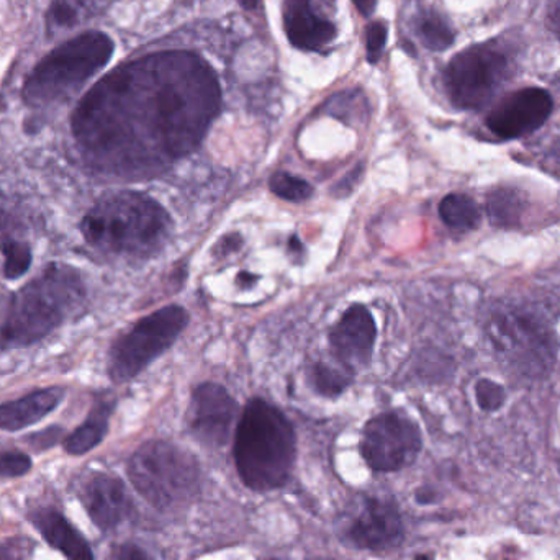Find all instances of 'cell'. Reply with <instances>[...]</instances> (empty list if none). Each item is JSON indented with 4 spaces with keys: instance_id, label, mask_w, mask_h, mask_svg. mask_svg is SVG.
<instances>
[{
    "instance_id": "27",
    "label": "cell",
    "mask_w": 560,
    "mask_h": 560,
    "mask_svg": "<svg viewBox=\"0 0 560 560\" xmlns=\"http://www.w3.org/2000/svg\"><path fill=\"white\" fill-rule=\"evenodd\" d=\"M32 469V459L19 451H3L0 453V477L15 479L25 476Z\"/></svg>"
},
{
    "instance_id": "11",
    "label": "cell",
    "mask_w": 560,
    "mask_h": 560,
    "mask_svg": "<svg viewBox=\"0 0 560 560\" xmlns=\"http://www.w3.org/2000/svg\"><path fill=\"white\" fill-rule=\"evenodd\" d=\"M236 411L238 407L225 388L217 384L200 385L190 400V431L207 446H223L232 433Z\"/></svg>"
},
{
    "instance_id": "25",
    "label": "cell",
    "mask_w": 560,
    "mask_h": 560,
    "mask_svg": "<svg viewBox=\"0 0 560 560\" xmlns=\"http://www.w3.org/2000/svg\"><path fill=\"white\" fill-rule=\"evenodd\" d=\"M3 275L7 279H16L28 271L30 262H32V253L28 246L19 242H9L3 246Z\"/></svg>"
},
{
    "instance_id": "2",
    "label": "cell",
    "mask_w": 560,
    "mask_h": 560,
    "mask_svg": "<svg viewBox=\"0 0 560 560\" xmlns=\"http://www.w3.org/2000/svg\"><path fill=\"white\" fill-rule=\"evenodd\" d=\"M81 232L92 248L105 255L148 258L170 238L171 219L151 197L118 192L92 207L82 220Z\"/></svg>"
},
{
    "instance_id": "20",
    "label": "cell",
    "mask_w": 560,
    "mask_h": 560,
    "mask_svg": "<svg viewBox=\"0 0 560 560\" xmlns=\"http://www.w3.org/2000/svg\"><path fill=\"white\" fill-rule=\"evenodd\" d=\"M441 220L457 232H470L482 222V212L472 197L466 194H450L440 203Z\"/></svg>"
},
{
    "instance_id": "30",
    "label": "cell",
    "mask_w": 560,
    "mask_h": 560,
    "mask_svg": "<svg viewBox=\"0 0 560 560\" xmlns=\"http://www.w3.org/2000/svg\"><path fill=\"white\" fill-rule=\"evenodd\" d=\"M115 560H151L143 549L135 545H124L118 548Z\"/></svg>"
},
{
    "instance_id": "21",
    "label": "cell",
    "mask_w": 560,
    "mask_h": 560,
    "mask_svg": "<svg viewBox=\"0 0 560 560\" xmlns=\"http://www.w3.org/2000/svg\"><path fill=\"white\" fill-rule=\"evenodd\" d=\"M493 225L513 226L520 222L523 213V196L515 189H497L490 194L487 202Z\"/></svg>"
},
{
    "instance_id": "26",
    "label": "cell",
    "mask_w": 560,
    "mask_h": 560,
    "mask_svg": "<svg viewBox=\"0 0 560 560\" xmlns=\"http://www.w3.org/2000/svg\"><path fill=\"white\" fill-rule=\"evenodd\" d=\"M476 398L483 411H499L505 405L506 390L499 382L480 378L476 384Z\"/></svg>"
},
{
    "instance_id": "31",
    "label": "cell",
    "mask_w": 560,
    "mask_h": 560,
    "mask_svg": "<svg viewBox=\"0 0 560 560\" xmlns=\"http://www.w3.org/2000/svg\"><path fill=\"white\" fill-rule=\"evenodd\" d=\"M546 22H548V28L551 30L552 35L558 36V39H560V0H555L549 5Z\"/></svg>"
},
{
    "instance_id": "4",
    "label": "cell",
    "mask_w": 560,
    "mask_h": 560,
    "mask_svg": "<svg viewBox=\"0 0 560 560\" xmlns=\"http://www.w3.org/2000/svg\"><path fill=\"white\" fill-rule=\"evenodd\" d=\"M235 463L243 482L256 492L287 482L295 463V433L282 411L265 400L246 405L236 430Z\"/></svg>"
},
{
    "instance_id": "29",
    "label": "cell",
    "mask_w": 560,
    "mask_h": 560,
    "mask_svg": "<svg viewBox=\"0 0 560 560\" xmlns=\"http://www.w3.org/2000/svg\"><path fill=\"white\" fill-rule=\"evenodd\" d=\"M33 541L26 538H10L0 545V560H30L33 555Z\"/></svg>"
},
{
    "instance_id": "6",
    "label": "cell",
    "mask_w": 560,
    "mask_h": 560,
    "mask_svg": "<svg viewBox=\"0 0 560 560\" xmlns=\"http://www.w3.org/2000/svg\"><path fill=\"white\" fill-rule=\"evenodd\" d=\"M135 489L158 510H171L189 502L200 483L196 459L166 441L143 444L128 464Z\"/></svg>"
},
{
    "instance_id": "13",
    "label": "cell",
    "mask_w": 560,
    "mask_h": 560,
    "mask_svg": "<svg viewBox=\"0 0 560 560\" xmlns=\"http://www.w3.org/2000/svg\"><path fill=\"white\" fill-rule=\"evenodd\" d=\"M375 336H377V328L371 312L365 306L352 305L331 329L329 341L336 358L342 364L348 368H358V365L368 364L369 359L372 358Z\"/></svg>"
},
{
    "instance_id": "10",
    "label": "cell",
    "mask_w": 560,
    "mask_h": 560,
    "mask_svg": "<svg viewBox=\"0 0 560 560\" xmlns=\"http://www.w3.org/2000/svg\"><path fill=\"white\" fill-rule=\"evenodd\" d=\"M555 110L546 89L525 88L506 95L487 117V127L500 140H518L538 131Z\"/></svg>"
},
{
    "instance_id": "28",
    "label": "cell",
    "mask_w": 560,
    "mask_h": 560,
    "mask_svg": "<svg viewBox=\"0 0 560 560\" xmlns=\"http://www.w3.org/2000/svg\"><path fill=\"white\" fill-rule=\"evenodd\" d=\"M365 46H368L369 62L375 65L384 52L385 43H387V25L382 22L371 23L365 35Z\"/></svg>"
},
{
    "instance_id": "23",
    "label": "cell",
    "mask_w": 560,
    "mask_h": 560,
    "mask_svg": "<svg viewBox=\"0 0 560 560\" xmlns=\"http://www.w3.org/2000/svg\"><path fill=\"white\" fill-rule=\"evenodd\" d=\"M310 381L318 394L325 397H336L348 388L351 377L345 371L331 368V365L315 364L310 369Z\"/></svg>"
},
{
    "instance_id": "15",
    "label": "cell",
    "mask_w": 560,
    "mask_h": 560,
    "mask_svg": "<svg viewBox=\"0 0 560 560\" xmlns=\"http://www.w3.org/2000/svg\"><path fill=\"white\" fill-rule=\"evenodd\" d=\"M282 15L287 36L296 48L318 51L335 39V25L316 12L313 0H285Z\"/></svg>"
},
{
    "instance_id": "7",
    "label": "cell",
    "mask_w": 560,
    "mask_h": 560,
    "mask_svg": "<svg viewBox=\"0 0 560 560\" xmlns=\"http://www.w3.org/2000/svg\"><path fill=\"white\" fill-rule=\"evenodd\" d=\"M512 68V58L497 39L469 46L444 71L447 95L457 108L480 110L509 81Z\"/></svg>"
},
{
    "instance_id": "8",
    "label": "cell",
    "mask_w": 560,
    "mask_h": 560,
    "mask_svg": "<svg viewBox=\"0 0 560 560\" xmlns=\"http://www.w3.org/2000/svg\"><path fill=\"white\" fill-rule=\"evenodd\" d=\"M189 323L186 310L177 305L158 310L133 326L115 342L110 354V375L115 382H127L143 372L179 338Z\"/></svg>"
},
{
    "instance_id": "22",
    "label": "cell",
    "mask_w": 560,
    "mask_h": 560,
    "mask_svg": "<svg viewBox=\"0 0 560 560\" xmlns=\"http://www.w3.org/2000/svg\"><path fill=\"white\" fill-rule=\"evenodd\" d=\"M418 35H420L423 45L431 51H444L454 43V32L450 23L443 16L433 12L424 13L421 16L420 22H418Z\"/></svg>"
},
{
    "instance_id": "33",
    "label": "cell",
    "mask_w": 560,
    "mask_h": 560,
    "mask_svg": "<svg viewBox=\"0 0 560 560\" xmlns=\"http://www.w3.org/2000/svg\"><path fill=\"white\" fill-rule=\"evenodd\" d=\"M243 3V7L246 9H256L258 7L259 0H240Z\"/></svg>"
},
{
    "instance_id": "18",
    "label": "cell",
    "mask_w": 560,
    "mask_h": 560,
    "mask_svg": "<svg viewBox=\"0 0 560 560\" xmlns=\"http://www.w3.org/2000/svg\"><path fill=\"white\" fill-rule=\"evenodd\" d=\"M110 413L112 405L104 400L98 401L92 408L88 420L74 433L69 434L68 440L65 441L66 453L71 454V456H82V454L97 447L107 434Z\"/></svg>"
},
{
    "instance_id": "1",
    "label": "cell",
    "mask_w": 560,
    "mask_h": 560,
    "mask_svg": "<svg viewBox=\"0 0 560 560\" xmlns=\"http://www.w3.org/2000/svg\"><path fill=\"white\" fill-rule=\"evenodd\" d=\"M219 79L192 52L147 56L98 82L72 118L75 140L114 163L166 160L192 153L220 110Z\"/></svg>"
},
{
    "instance_id": "24",
    "label": "cell",
    "mask_w": 560,
    "mask_h": 560,
    "mask_svg": "<svg viewBox=\"0 0 560 560\" xmlns=\"http://www.w3.org/2000/svg\"><path fill=\"white\" fill-rule=\"evenodd\" d=\"M269 187L280 199L289 202H303L312 197V186L300 177L287 173H276L269 180Z\"/></svg>"
},
{
    "instance_id": "14",
    "label": "cell",
    "mask_w": 560,
    "mask_h": 560,
    "mask_svg": "<svg viewBox=\"0 0 560 560\" xmlns=\"http://www.w3.org/2000/svg\"><path fill=\"white\" fill-rule=\"evenodd\" d=\"M82 503L94 525L102 532L117 528L131 512V502L124 483L107 474H94L85 482Z\"/></svg>"
},
{
    "instance_id": "17",
    "label": "cell",
    "mask_w": 560,
    "mask_h": 560,
    "mask_svg": "<svg viewBox=\"0 0 560 560\" xmlns=\"http://www.w3.org/2000/svg\"><path fill=\"white\" fill-rule=\"evenodd\" d=\"M35 526L45 541L68 560H94L91 546L72 528L71 523L55 510L36 513Z\"/></svg>"
},
{
    "instance_id": "12",
    "label": "cell",
    "mask_w": 560,
    "mask_h": 560,
    "mask_svg": "<svg viewBox=\"0 0 560 560\" xmlns=\"http://www.w3.org/2000/svg\"><path fill=\"white\" fill-rule=\"evenodd\" d=\"M404 535L400 510L387 499H369L348 529L349 541L368 551L397 548Z\"/></svg>"
},
{
    "instance_id": "19",
    "label": "cell",
    "mask_w": 560,
    "mask_h": 560,
    "mask_svg": "<svg viewBox=\"0 0 560 560\" xmlns=\"http://www.w3.org/2000/svg\"><path fill=\"white\" fill-rule=\"evenodd\" d=\"M114 0H55L49 7V30H69L94 19L108 9Z\"/></svg>"
},
{
    "instance_id": "3",
    "label": "cell",
    "mask_w": 560,
    "mask_h": 560,
    "mask_svg": "<svg viewBox=\"0 0 560 560\" xmlns=\"http://www.w3.org/2000/svg\"><path fill=\"white\" fill-rule=\"evenodd\" d=\"M85 299V285L71 266L51 265L10 300L0 325L3 348L33 345L74 315Z\"/></svg>"
},
{
    "instance_id": "32",
    "label": "cell",
    "mask_w": 560,
    "mask_h": 560,
    "mask_svg": "<svg viewBox=\"0 0 560 560\" xmlns=\"http://www.w3.org/2000/svg\"><path fill=\"white\" fill-rule=\"evenodd\" d=\"M355 9L362 13V15L369 16L375 10V5H377V0H352Z\"/></svg>"
},
{
    "instance_id": "9",
    "label": "cell",
    "mask_w": 560,
    "mask_h": 560,
    "mask_svg": "<svg viewBox=\"0 0 560 560\" xmlns=\"http://www.w3.org/2000/svg\"><path fill=\"white\" fill-rule=\"evenodd\" d=\"M361 451L375 472H395L410 466L420 454V430L404 415H378L365 427Z\"/></svg>"
},
{
    "instance_id": "5",
    "label": "cell",
    "mask_w": 560,
    "mask_h": 560,
    "mask_svg": "<svg viewBox=\"0 0 560 560\" xmlns=\"http://www.w3.org/2000/svg\"><path fill=\"white\" fill-rule=\"evenodd\" d=\"M112 52L114 42L101 32L62 43L33 69L23 85V98L30 105H48L69 97L107 65Z\"/></svg>"
},
{
    "instance_id": "16",
    "label": "cell",
    "mask_w": 560,
    "mask_h": 560,
    "mask_svg": "<svg viewBox=\"0 0 560 560\" xmlns=\"http://www.w3.org/2000/svg\"><path fill=\"white\" fill-rule=\"evenodd\" d=\"M62 395L61 387L43 388L0 405V430L19 431L38 423L58 407Z\"/></svg>"
}]
</instances>
